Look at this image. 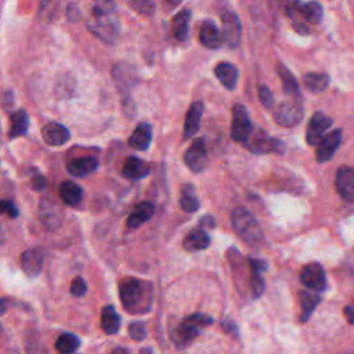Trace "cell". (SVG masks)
<instances>
[{"label":"cell","mask_w":354,"mask_h":354,"mask_svg":"<svg viewBox=\"0 0 354 354\" xmlns=\"http://www.w3.org/2000/svg\"><path fill=\"white\" fill-rule=\"evenodd\" d=\"M98 167V160L94 156H82L77 159H73L68 163L66 169L68 173L75 177H84L95 171Z\"/></svg>","instance_id":"obj_20"},{"label":"cell","mask_w":354,"mask_h":354,"mask_svg":"<svg viewBox=\"0 0 354 354\" xmlns=\"http://www.w3.org/2000/svg\"><path fill=\"white\" fill-rule=\"evenodd\" d=\"M332 119L328 118L322 112H315L307 126V133H306V140L310 145H318L322 137L325 136L324 133L330 127Z\"/></svg>","instance_id":"obj_11"},{"label":"cell","mask_w":354,"mask_h":354,"mask_svg":"<svg viewBox=\"0 0 354 354\" xmlns=\"http://www.w3.org/2000/svg\"><path fill=\"white\" fill-rule=\"evenodd\" d=\"M180 206L183 210L188 213H194L199 209L201 203L195 194V187L191 184H185L181 188V196H180Z\"/></svg>","instance_id":"obj_30"},{"label":"cell","mask_w":354,"mask_h":354,"mask_svg":"<svg viewBox=\"0 0 354 354\" xmlns=\"http://www.w3.org/2000/svg\"><path fill=\"white\" fill-rule=\"evenodd\" d=\"M29 127V116L25 109L15 111L10 118V130L8 136L10 138H17L21 136H25Z\"/></svg>","instance_id":"obj_25"},{"label":"cell","mask_w":354,"mask_h":354,"mask_svg":"<svg viewBox=\"0 0 354 354\" xmlns=\"http://www.w3.org/2000/svg\"><path fill=\"white\" fill-rule=\"evenodd\" d=\"M199 41L202 43V46H205L206 48H212V50L218 48L221 46L223 36H221L218 28L212 21H206L201 25Z\"/></svg>","instance_id":"obj_19"},{"label":"cell","mask_w":354,"mask_h":354,"mask_svg":"<svg viewBox=\"0 0 354 354\" xmlns=\"http://www.w3.org/2000/svg\"><path fill=\"white\" fill-rule=\"evenodd\" d=\"M223 21V40L230 48H235L241 43L242 26L238 15L234 11H224L221 14Z\"/></svg>","instance_id":"obj_8"},{"label":"cell","mask_w":354,"mask_h":354,"mask_svg":"<svg viewBox=\"0 0 354 354\" xmlns=\"http://www.w3.org/2000/svg\"><path fill=\"white\" fill-rule=\"evenodd\" d=\"M3 242V230H1V225H0V243Z\"/></svg>","instance_id":"obj_48"},{"label":"cell","mask_w":354,"mask_h":354,"mask_svg":"<svg viewBox=\"0 0 354 354\" xmlns=\"http://www.w3.org/2000/svg\"><path fill=\"white\" fill-rule=\"evenodd\" d=\"M119 297L123 307L129 313L144 314L151 308L152 289L145 281L137 278H124L119 283Z\"/></svg>","instance_id":"obj_2"},{"label":"cell","mask_w":354,"mask_h":354,"mask_svg":"<svg viewBox=\"0 0 354 354\" xmlns=\"http://www.w3.org/2000/svg\"><path fill=\"white\" fill-rule=\"evenodd\" d=\"M259 98H260V102H261L266 108H270V106L272 105V102H274L271 90H270L267 86H264V84L259 86Z\"/></svg>","instance_id":"obj_39"},{"label":"cell","mask_w":354,"mask_h":354,"mask_svg":"<svg viewBox=\"0 0 354 354\" xmlns=\"http://www.w3.org/2000/svg\"><path fill=\"white\" fill-rule=\"evenodd\" d=\"M87 292V283L82 277H76L71 283V293L76 297L84 296Z\"/></svg>","instance_id":"obj_36"},{"label":"cell","mask_w":354,"mask_h":354,"mask_svg":"<svg viewBox=\"0 0 354 354\" xmlns=\"http://www.w3.org/2000/svg\"><path fill=\"white\" fill-rule=\"evenodd\" d=\"M221 326L224 328V330H227V332L234 333L235 336H238V329H236V326H235V324H234L232 321H224V322L221 324Z\"/></svg>","instance_id":"obj_43"},{"label":"cell","mask_w":354,"mask_h":354,"mask_svg":"<svg viewBox=\"0 0 354 354\" xmlns=\"http://www.w3.org/2000/svg\"><path fill=\"white\" fill-rule=\"evenodd\" d=\"M303 84L313 93H321L329 86V76L324 72H310L303 76Z\"/></svg>","instance_id":"obj_29"},{"label":"cell","mask_w":354,"mask_h":354,"mask_svg":"<svg viewBox=\"0 0 354 354\" xmlns=\"http://www.w3.org/2000/svg\"><path fill=\"white\" fill-rule=\"evenodd\" d=\"M151 141H152V127L148 123L142 122V123L137 124V127L133 130L131 136L129 137L127 144L133 149L145 151V149H148Z\"/></svg>","instance_id":"obj_16"},{"label":"cell","mask_w":354,"mask_h":354,"mask_svg":"<svg viewBox=\"0 0 354 354\" xmlns=\"http://www.w3.org/2000/svg\"><path fill=\"white\" fill-rule=\"evenodd\" d=\"M189 21H191V11L188 8L181 10L180 12H177L173 17V19H171V32H173V36L177 40L185 41L188 39Z\"/></svg>","instance_id":"obj_22"},{"label":"cell","mask_w":354,"mask_h":354,"mask_svg":"<svg viewBox=\"0 0 354 354\" xmlns=\"http://www.w3.org/2000/svg\"><path fill=\"white\" fill-rule=\"evenodd\" d=\"M129 6H130L134 11L141 12V14H145V15L152 14L153 10H155V3L147 1V0H134V1H129Z\"/></svg>","instance_id":"obj_35"},{"label":"cell","mask_w":354,"mask_h":354,"mask_svg":"<svg viewBox=\"0 0 354 354\" xmlns=\"http://www.w3.org/2000/svg\"><path fill=\"white\" fill-rule=\"evenodd\" d=\"M201 225H207V227H214V220L212 217H203L201 220Z\"/></svg>","instance_id":"obj_45"},{"label":"cell","mask_w":354,"mask_h":354,"mask_svg":"<svg viewBox=\"0 0 354 354\" xmlns=\"http://www.w3.org/2000/svg\"><path fill=\"white\" fill-rule=\"evenodd\" d=\"M248 263H249L250 271H259V272H263V271H266V270H267V264H266V261H263V260L249 257V259H248Z\"/></svg>","instance_id":"obj_40"},{"label":"cell","mask_w":354,"mask_h":354,"mask_svg":"<svg viewBox=\"0 0 354 354\" xmlns=\"http://www.w3.org/2000/svg\"><path fill=\"white\" fill-rule=\"evenodd\" d=\"M202 113H203V104L201 101L194 102L187 115H185V122H184V138L188 140L191 137H194L201 126V119H202Z\"/></svg>","instance_id":"obj_17"},{"label":"cell","mask_w":354,"mask_h":354,"mask_svg":"<svg viewBox=\"0 0 354 354\" xmlns=\"http://www.w3.org/2000/svg\"><path fill=\"white\" fill-rule=\"evenodd\" d=\"M344 317L350 324H354V301L344 307Z\"/></svg>","instance_id":"obj_42"},{"label":"cell","mask_w":354,"mask_h":354,"mask_svg":"<svg viewBox=\"0 0 354 354\" xmlns=\"http://www.w3.org/2000/svg\"><path fill=\"white\" fill-rule=\"evenodd\" d=\"M299 297H300V308H301L299 318H300V322H306L311 317L315 307L318 306L321 297L319 295L313 293L310 290H301L299 293Z\"/></svg>","instance_id":"obj_27"},{"label":"cell","mask_w":354,"mask_h":354,"mask_svg":"<svg viewBox=\"0 0 354 354\" xmlns=\"http://www.w3.org/2000/svg\"><path fill=\"white\" fill-rule=\"evenodd\" d=\"M303 113L300 98H290L277 106L274 119L282 127H293L303 119Z\"/></svg>","instance_id":"obj_6"},{"label":"cell","mask_w":354,"mask_h":354,"mask_svg":"<svg viewBox=\"0 0 354 354\" xmlns=\"http://www.w3.org/2000/svg\"><path fill=\"white\" fill-rule=\"evenodd\" d=\"M46 184H47V181H46V178L43 177V176H35L33 178H32V187H33V189H36V191H40V189H43L44 187H46Z\"/></svg>","instance_id":"obj_41"},{"label":"cell","mask_w":354,"mask_h":354,"mask_svg":"<svg viewBox=\"0 0 354 354\" xmlns=\"http://www.w3.org/2000/svg\"><path fill=\"white\" fill-rule=\"evenodd\" d=\"M213 324V318L210 315L202 314V313H195L187 317L174 330L173 339L178 347H184L189 344L201 332L202 328Z\"/></svg>","instance_id":"obj_4"},{"label":"cell","mask_w":354,"mask_h":354,"mask_svg":"<svg viewBox=\"0 0 354 354\" xmlns=\"http://www.w3.org/2000/svg\"><path fill=\"white\" fill-rule=\"evenodd\" d=\"M41 137L46 144L58 147V145L65 144L71 138V133L64 124L50 122L41 129Z\"/></svg>","instance_id":"obj_15"},{"label":"cell","mask_w":354,"mask_h":354,"mask_svg":"<svg viewBox=\"0 0 354 354\" xmlns=\"http://www.w3.org/2000/svg\"><path fill=\"white\" fill-rule=\"evenodd\" d=\"M336 191L346 201H354V169L340 167L336 173L335 180Z\"/></svg>","instance_id":"obj_13"},{"label":"cell","mask_w":354,"mask_h":354,"mask_svg":"<svg viewBox=\"0 0 354 354\" xmlns=\"http://www.w3.org/2000/svg\"><path fill=\"white\" fill-rule=\"evenodd\" d=\"M87 28L102 41L113 44L120 35L119 14L115 3L95 1L87 17Z\"/></svg>","instance_id":"obj_1"},{"label":"cell","mask_w":354,"mask_h":354,"mask_svg":"<svg viewBox=\"0 0 354 354\" xmlns=\"http://www.w3.org/2000/svg\"><path fill=\"white\" fill-rule=\"evenodd\" d=\"M129 333H130L131 339H134V340H144L145 336H147L145 325L142 322H138V321L133 322V324H130Z\"/></svg>","instance_id":"obj_37"},{"label":"cell","mask_w":354,"mask_h":354,"mask_svg":"<svg viewBox=\"0 0 354 354\" xmlns=\"http://www.w3.org/2000/svg\"><path fill=\"white\" fill-rule=\"evenodd\" d=\"M153 212H155V206L152 202L138 203L127 217V221H126L127 228H130V230L138 228L140 225H142L145 221H148L153 216Z\"/></svg>","instance_id":"obj_18"},{"label":"cell","mask_w":354,"mask_h":354,"mask_svg":"<svg viewBox=\"0 0 354 354\" xmlns=\"http://www.w3.org/2000/svg\"><path fill=\"white\" fill-rule=\"evenodd\" d=\"M214 75L220 83L228 90L235 88L238 82V69L230 62H218L214 68Z\"/></svg>","instance_id":"obj_24"},{"label":"cell","mask_w":354,"mask_h":354,"mask_svg":"<svg viewBox=\"0 0 354 354\" xmlns=\"http://www.w3.org/2000/svg\"><path fill=\"white\" fill-rule=\"evenodd\" d=\"M348 354H354V351H353V353H348Z\"/></svg>","instance_id":"obj_50"},{"label":"cell","mask_w":354,"mask_h":354,"mask_svg":"<svg viewBox=\"0 0 354 354\" xmlns=\"http://www.w3.org/2000/svg\"><path fill=\"white\" fill-rule=\"evenodd\" d=\"M43 263H44V256L43 252L37 248L28 249L22 253L21 256V266L24 272L28 277H37L41 270H43Z\"/></svg>","instance_id":"obj_14"},{"label":"cell","mask_w":354,"mask_h":354,"mask_svg":"<svg viewBox=\"0 0 354 354\" xmlns=\"http://www.w3.org/2000/svg\"><path fill=\"white\" fill-rule=\"evenodd\" d=\"M253 131L252 122L249 119L248 111L243 105L235 104L232 108V124H231V137L238 142H246Z\"/></svg>","instance_id":"obj_7"},{"label":"cell","mask_w":354,"mask_h":354,"mask_svg":"<svg viewBox=\"0 0 354 354\" xmlns=\"http://www.w3.org/2000/svg\"><path fill=\"white\" fill-rule=\"evenodd\" d=\"M0 335H1V325H0Z\"/></svg>","instance_id":"obj_49"},{"label":"cell","mask_w":354,"mask_h":354,"mask_svg":"<svg viewBox=\"0 0 354 354\" xmlns=\"http://www.w3.org/2000/svg\"><path fill=\"white\" fill-rule=\"evenodd\" d=\"M278 73H279L281 80H282L283 91L288 95H290L292 98H300V88H299V84H297L296 79L293 77V75L282 65L278 66Z\"/></svg>","instance_id":"obj_32"},{"label":"cell","mask_w":354,"mask_h":354,"mask_svg":"<svg viewBox=\"0 0 354 354\" xmlns=\"http://www.w3.org/2000/svg\"><path fill=\"white\" fill-rule=\"evenodd\" d=\"M245 145L254 153H283L285 144L281 140L272 138L267 134V131L261 129H256L252 131L250 137L245 142Z\"/></svg>","instance_id":"obj_5"},{"label":"cell","mask_w":354,"mask_h":354,"mask_svg":"<svg viewBox=\"0 0 354 354\" xmlns=\"http://www.w3.org/2000/svg\"><path fill=\"white\" fill-rule=\"evenodd\" d=\"M340 141H342V131L339 129L324 136L322 140L319 141V144L317 145V151H315L317 162L324 163V162H328L329 159H332V156L335 155L336 149L340 145Z\"/></svg>","instance_id":"obj_12"},{"label":"cell","mask_w":354,"mask_h":354,"mask_svg":"<svg viewBox=\"0 0 354 354\" xmlns=\"http://www.w3.org/2000/svg\"><path fill=\"white\" fill-rule=\"evenodd\" d=\"M59 196L68 206H77L83 198V189L73 181H64L59 185Z\"/></svg>","instance_id":"obj_26"},{"label":"cell","mask_w":354,"mask_h":354,"mask_svg":"<svg viewBox=\"0 0 354 354\" xmlns=\"http://www.w3.org/2000/svg\"><path fill=\"white\" fill-rule=\"evenodd\" d=\"M122 173L124 177L131 180L144 178L149 173V165L137 156H130L124 160Z\"/></svg>","instance_id":"obj_23"},{"label":"cell","mask_w":354,"mask_h":354,"mask_svg":"<svg viewBox=\"0 0 354 354\" xmlns=\"http://www.w3.org/2000/svg\"><path fill=\"white\" fill-rule=\"evenodd\" d=\"M140 354H152V350L151 348H148V347H145V348H142L141 350V353Z\"/></svg>","instance_id":"obj_47"},{"label":"cell","mask_w":354,"mask_h":354,"mask_svg":"<svg viewBox=\"0 0 354 354\" xmlns=\"http://www.w3.org/2000/svg\"><path fill=\"white\" fill-rule=\"evenodd\" d=\"M8 308V300L4 299V297H0V315L4 314Z\"/></svg>","instance_id":"obj_44"},{"label":"cell","mask_w":354,"mask_h":354,"mask_svg":"<svg viewBox=\"0 0 354 354\" xmlns=\"http://www.w3.org/2000/svg\"><path fill=\"white\" fill-rule=\"evenodd\" d=\"M250 289L254 297L261 296V293L264 292V279L261 277V272L259 271L250 272Z\"/></svg>","instance_id":"obj_34"},{"label":"cell","mask_w":354,"mask_h":354,"mask_svg":"<svg viewBox=\"0 0 354 354\" xmlns=\"http://www.w3.org/2000/svg\"><path fill=\"white\" fill-rule=\"evenodd\" d=\"M300 281L306 288H308V290L321 292L326 286L325 271L318 263L306 264L300 271Z\"/></svg>","instance_id":"obj_9"},{"label":"cell","mask_w":354,"mask_h":354,"mask_svg":"<svg viewBox=\"0 0 354 354\" xmlns=\"http://www.w3.org/2000/svg\"><path fill=\"white\" fill-rule=\"evenodd\" d=\"M184 162L195 173H199L205 169L207 163V152L203 138H196L191 144V147L184 153Z\"/></svg>","instance_id":"obj_10"},{"label":"cell","mask_w":354,"mask_h":354,"mask_svg":"<svg viewBox=\"0 0 354 354\" xmlns=\"http://www.w3.org/2000/svg\"><path fill=\"white\" fill-rule=\"evenodd\" d=\"M0 213L7 214L10 218H15L19 214L18 207L8 199H0Z\"/></svg>","instance_id":"obj_38"},{"label":"cell","mask_w":354,"mask_h":354,"mask_svg":"<svg viewBox=\"0 0 354 354\" xmlns=\"http://www.w3.org/2000/svg\"><path fill=\"white\" fill-rule=\"evenodd\" d=\"M231 224L236 235L249 245H256L263 238L257 218L245 207H236L231 214Z\"/></svg>","instance_id":"obj_3"},{"label":"cell","mask_w":354,"mask_h":354,"mask_svg":"<svg viewBox=\"0 0 354 354\" xmlns=\"http://www.w3.org/2000/svg\"><path fill=\"white\" fill-rule=\"evenodd\" d=\"M101 326L105 333L113 335L120 328V317L113 306H105L101 311Z\"/></svg>","instance_id":"obj_28"},{"label":"cell","mask_w":354,"mask_h":354,"mask_svg":"<svg viewBox=\"0 0 354 354\" xmlns=\"http://www.w3.org/2000/svg\"><path fill=\"white\" fill-rule=\"evenodd\" d=\"M79 346L80 340L73 333H62L55 342V348L59 354H72L79 348Z\"/></svg>","instance_id":"obj_33"},{"label":"cell","mask_w":354,"mask_h":354,"mask_svg":"<svg viewBox=\"0 0 354 354\" xmlns=\"http://www.w3.org/2000/svg\"><path fill=\"white\" fill-rule=\"evenodd\" d=\"M296 15H301L310 24H318L322 19V7L317 1H310L304 4L300 3Z\"/></svg>","instance_id":"obj_31"},{"label":"cell","mask_w":354,"mask_h":354,"mask_svg":"<svg viewBox=\"0 0 354 354\" xmlns=\"http://www.w3.org/2000/svg\"><path fill=\"white\" fill-rule=\"evenodd\" d=\"M111 354H129V353H127V350L123 348V347H116V348H113V350L111 351Z\"/></svg>","instance_id":"obj_46"},{"label":"cell","mask_w":354,"mask_h":354,"mask_svg":"<svg viewBox=\"0 0 354 354\" xmlns=\"http://www.w3.org/2000/svg\"><path fill=\"white\" fill-rule=\"evenodd\" d=\"M210 245V236L203 228H195L188 232L183 241V246L187 252H199Z\"/></svg>","instance_id":"obj_21"}]
</instances>
